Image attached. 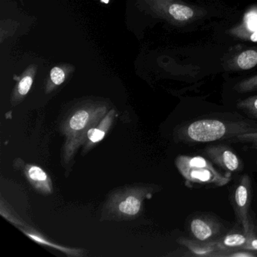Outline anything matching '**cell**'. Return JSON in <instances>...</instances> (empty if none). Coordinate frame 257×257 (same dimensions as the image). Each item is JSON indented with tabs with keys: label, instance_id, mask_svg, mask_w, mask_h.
Returning <instances> with one entry per match:
<instances>
[{
	"label": "cell",
	"instance_id": "6da1fadb",
	"mask_svg": "<svg viewBox=\"0 0 257 257\" xmlns=\"http://www.w3.org/2000/svg\"><path fill=\"white\" fill-rule=\"evenodd\" d=\"M256 132L257 122L254 121L204 118L177 126L174 139L177 143L195 145L228 141L237 135Z\"/></svg>",
	"mask_w": 257,
	"mask_h": 257
},
{
	"label": "cell",
	"instance_id": "7a4b0ae2",
	"mask_svg": "<svg viewBox=\"0 0 257 257\" xmlns=\"http://www.w3.org/2000/svg\"><path fill=\"white\" fill-rule=\"evenodd\" d=\"M108 111L107 105L102 102H89L73 109L63 120L61 133L64 138L62 159L65 166L85 144L90 129L97 125Z\"/></svg>",
	"mask_w": 257,
	"mask_h": 257
},
{
	"label": "cell",
	"instance_id": "3957f363",
	"mask_svg": "<svg viewBox=\"0 0 257 257\" xmlns=\"http://www.w3.org/2000/svg\"><path fill=\"white\" fill-rule=\"evenodd\" d=\"M156 189L151 186H126L110 194L102 212L103 219H132L143 209L144 200L152 198Z\"/></svg>",
	"mask_w": 257,
	"mask_h": 257
},
{
	"label": "cell",
	"instance_id": "277c9868",
	"mask_svg": "<svg viewBox=\"0 0 257 257\" xmlns=\"http://www.w3.org/2000/svg\"><path fill=\"white\" fill-rule=\"evenodd\" d=\"M175 165L189 187H220L231 180V174L219 172L210 159L202 156L181 155Z\"/></svg>",
	"mask_w": 257,
	"mask_h": 257
},
{
	"label": "cell",
	"instance_id": "5b68a950",
	"mask_svg": "<svg viewBox=\"0 0 257 257\" xmlns=\"http://www.w3.org/2000/svg\"><path fill=\"white\" fill-rule=\"evenodd\" d=\"M152 13L176 26H185L204 17V9L192 7L181 0H145Z\"/></svg>",
	"mask_w": 257,
	"mask_h": 257
},
{
	"label": "cell",
	"instance_id": "8992f818",
	"mask_svg": "<svg viewBox=\"0 0 257 257\" xmlns=\"http://www.w3.org/2000/svg\"><path fill=\"white\" fill-rule=\"evenodd\" d=\"M251 188L250 178L247 174H244L240 177L234 195V207L237 220L242 225L243 233L248 236L255 235L249 218Z\"/></svg>",
	"mask_w": 257,
	"mask_h": 257
},
{
	"label": "cell",
	"instance_id": "52a82bcc",
	"mask_svg": "<svg viewBox=\"0 0 257 257\" xmlns=\"http://www.w3.org/2000/svg\"><path fill=\"white\" fill-rule=\"evenodd\" d=\"M257 67V47L240 48L236 46L222 59L225 71H244Z\"/></svg>",
	"mask_w": 257,
	"mask_h": 257
},
{
	"label": "cell",
	"instance_id": "ba28073f",
	"mask_svg": "<svg viewBox=\"0 0 257 257\" xmlns=\"http://www.w3.org/2000/svg\"><path fill=\"white\" fill-rule=\"evenodd\" d=\"M207 157L215 165L222 168L227 174L240 171L241 162L236 153L228 146L224 144L210 146L204 150Z\"/></svg>",
	"mask_w": 257,
	"mask_h": 257
},
{
	"label": "cell",
	"instance_id": "9c48e42d",
	"mask_svg": "<svg viewBox=\"0 0 257 257\" xmlns=\"http://www.w3.org/2000/svg\"><path fill=\"white\" fill-rule=\"evenodd\" d=\"M189 228L194 238L211 241L220 234L221 225L209 216H198L191 220Z\"/></svg>",
	"mask_w": 257,
	"mask_h": 257
},
{
	"label": "cell",
	"instance_id": "30bf717a",
	"mask_svg": "<svg viewBox=\"0 0 257 257\" xmlns=\"http://www.w3.org/2000/svg\"><path fill=\"white\" fill-rule=\"evenodd\" d=\"M22 171L30 184L37 192L43 195H51L53 192V185L47 173L38 165L25 164Z\"/></svg>",
	"mask_w": 257,
	"mask_h": 257
},
{
	"label": "cell",
	"instance_id": "8fae6325",
	"mask_svg": "<svg viewBox=\"0 0 257 257\" xmlns=\"http://www.w3.org/2000/svg\"><path fill=\"white\" fill-rule=\"evenodd\" d=\"M115 115H116V112L115 109H111L110 110L108 111L107 113L104 115L97 125L90 129L82 149V154L83 156L104 139L106 134L109 132V129L112 127Z\"/></svg>",
	"mask_w": 257,
	"mask_h": 257
},
{
	"label": "cell",
	"instance_id": "7c38bea8",
	"mask_svg": "<svg viewBox=\"0 0 257 257\" xmlns=\"http://www.w3.org/2000/svg\"><path fill=\"white\" fill-rule=\"evenodd\" d=\"M227 33L235 38L257 43V10L246 13L243 22L228 30Z\"/></svg>",
	"mask_w": 257,
	"mask_h": 257
},
{
	"label": "cell",
	"instance_id": "4fadbf2b",
	"mask_svg": "<svg viewBox=\"0 0 257 257\" xmlns=\"http://www.w3.org/2000/svg\"><path fill=\"white\" fill-rule=\"evenodd\" d=\"M37 72V66L32 64L22 73V76L12 93L11 98H10L12 106H17L25 98L27 94L31 91Z\"/></svg>",
	"mask_w": 257,
	"mask_h": 257
},
{
	"label": "cell",
	"instance_id": "5bb4252c",
	"mask_svg": "<svg viewBox=\"0 0 257 257\" xmlns=\"http://www.w3.org/2000/svg\"><path fill=\"white\" fill-rule=\"evenodd\" d=\"M179 243L185 246L192 255L196 256H216L218 249L211 241H201L197 239H189L186 237H180Z\"/></svg>",
	"mask_w": 257,
	"mask_h": 257
},
{
	"label": "cell",
	"instance_id": "9a60e30c",
	"mask_svg": "<svg viewBox=\"0 0 257 257\" xmlns=\"http://www.w3.org/2000/svg\"><path fill=\"white\" fill-rule=\"evenodd\" d=\"M21 230L28 236L31 240L35 241L36 243H39L43 246H49V247L54 248V249H58L61 252H64L66 255L69 256H83L86 254V252L82 249H77V248L67 247V246H61V245L57 244L55 243H52L49 239L45 237L43 234H40L38 231L32 229H24L21 228Z\"/></svg>",
	"mask_w": 257,
	"mask_h": 257
},
{
	"label": "cell",
	"instance_id": "2e32d148",
	"mask_svg": "<svg viewBox=\"0 0 257 257\" xmlns=\"http://www.w3.org/2000/svg\"><path fill=\"white\" fill-rule=\"evenodd\" d=\"M249 237L251 236L246 235L244 233H232L226 234L218 240H213V243L218 249V252H226L243 247L247 243Z\"/></svg>",
	"mask_w": 257,
	"mask_h": 257
},
{
	"label": "cell",
	"instance_id": "e0dca14e",
	"mask_svg": "<svg viewBox=\"0 0 257 257\" xmlns=\"http://www.w3.org/2000/svg\"><path fill=\"white\" fill-rule=\"evenodd\" d=\"M74 70V67L65 64V65L56 66L51 70L49 77L46 85V94H50L55 88L62 85L69 74Z\"/></svg>",
	"mask_w": 257,
	"mask_h": 257
},
{
	"label": "cell",
	"instance_id": "ac0fdd59",
	"mask_svg": "<svg viewBox=\"0 0 257 257\" xmlns=\"http://www.w3.org/2000/svg\"><path fill=\"white\" fill-rule=\"evenodd\" d=\"M237 109L252 118H257V95L250 96L247 98L239 100L237 103Z\"/></svg>",
	"mask_w": 257,
	"mask_h": 257
},
{
	"label": "cell",
	"instance_id": "d6986e66",
	"mask_svg": "<svg viewBox=\"0 0 257 257\" xmlns=\"http://www.w3.org/2000/svg\"><path fill=\"white\" fill-rule=\"evenodd\" d=\"M234 90L240 94L257 91V75L237 82L234 86Z\"/></svg>",
	"mask_w": 257,
	"mask_h": 257
},
{
	"label": "cell",
	"instance_id": "ffe728a7",
	"mask_svg": "<svg viewBox=\"0 0 257 257\" xmlns=\"http://www.w3.org/2000/svg\"><path fill=\"white\" fill-rule=\"evenodd\" d=\"M0 213L7 220L10 221L14 225H17L19 228H22L25 223L23 221L17 216V214L14 213V211L9 207V206L4 201V199H1V207H0Z\"/></svg>",
	"mask_w": 257,
	"mask_h": 257
},
{
	"label": "cell",
	"instance_id": "44dd1931",
	"mask_svg": "<svg viewBox=\"0 0 257 257\" xmlns=\"http://www.w3.org/2000/svg\"><path fill=\"white\" fill-rule=\"evenodd\" d=\"M228 142L249 144L251 147L257 150V132L237 135L232 139L229 140Z\"/></svg>",
	"mask_w": 257,
	"mask_h": 257
},
{
	"label": "cell",
	"instance_id": "7402d4cb",
	"mask_svg": "<svg viewBox=\"0 0 257 257\" xmlns=\"http://www.w3.org/2000/svg\"><path fill=\"white\" fill-rule=\"evenodd\" d=\"M256 255L257 254L253 252V251L241 249V248L226 251V252H218L216 254V256L221 257H253Z\"/></svg>",
	"mask_w": 257,
	"mask_h": 257
},
{
	"label": "cell",
	"instance_id": "603a6c76",
	"mask_svg": "<svg viewBox=\"0 0 257 257\" xmlns=\"http://www.w3.org/2000/svg\"><path fill=\"white\" fill-rule=\"evenodd\" d=\"M241 249H248V250L253 251L256 252L257 251V237L255 235L251 236L248 240L247 243L245 246H243Z\"/></svg>",
	"mask_w": 257,
	"mask_h": 257
}]
</instances>
